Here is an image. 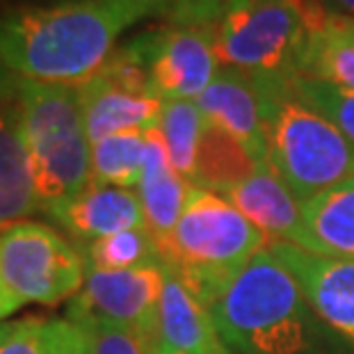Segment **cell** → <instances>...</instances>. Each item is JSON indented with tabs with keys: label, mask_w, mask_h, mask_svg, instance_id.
<instances>
[{
	"label": "cell",
	"mask_w": 354,
	"mask_h": 354,
	"mask_svg": "<svg viewBox=\"0 0 354 354\" xmlns=\"http://www.w3.org/2000/svg\"><path fill=\"white\" fill-rule=\"evenodd\" d=\"M142 19L103 0L7 10L0 14V78L80 87L110 59L119 35Z\"/></svg>",
	"instance_id": "obj_1"
},
{
	"label": "cell",
	"mask_w": 354,
	"mask_h": 354,
	"mask_svg": "<svg viewBox=\"0 0 354 354\" xmlns=\"http://www.w3.org/2000/svg\"><path fill=\"white\" fill-rule=\"evenodd\" d=\"M304 292L266 247L208 306L224 343L247 354H306L313 345Z\"/></svg>",
	"instance_id": "obj_2"
},
{
	"label": "cell",
	"mask_w": 354,
	"mask_h": 354,
	"mask_svg": "<svg viewBox=\"0 0 354 354\" xmlns=\"http://www.w3.org/2000/svg\"><path fill=\"white\" fill-rule=\"evenodd\" d=\"M19 103L21 128L41 210L76 199L92 185L89 142L80 89L73 85L0 78Z\"/></svg>",
	"instance_id": "obj_3"
},
{
	"label": "cell",
	"mask_w": 354,
	"mask_h": 354,
	"mask_svg": "<svg viewBox=\"0 0 354 354\" xmlns=\"http://www.w3.org/2000/svg\"><path fill=\"white\" fill-rule=\"evenodd\" d=\"M266 247L268 238L227 197L192 185L174 231L158 250L162 268L210 306Z\"/></svg>",
	"instance_id": "obj_4"
},
{
	"label": "cell",
	"mask_w": 354,
	"mask_h": 354,
	"mask_svg": "<svg viewBox=\"0 0 354 354\" xmlns=\"http://www.w3.org/2000/svg\"><path fill=\"white\" fill-rule=\"evenodd\" d=\"M292 82L261 80L268 92V165L295 199L306 203L331 185L354 178V145L297 99Z\"/></svg>",
	"instance_id": "obj_5"
},
{
	"label": "cell",
	"mask_w": 354,
	"mask_h": 354,
	"mask_svg": "<svg viewBox=\"0 0 354 354\" xmlns=\"http://www.w3.org/2000/svg\"><path fill=\"white\" fill-rule=\"evenodd\" d=\"M308 28V0H254L227 10L210 30L222 66L270 82H292L302 76Z\"/></svg>",
	"instance_id": "obj_6"
},
{
	"label": "cell",
	"mask_w": 354,
	"mask_h": 354,
	"mask_svg": "<svg viewBox=\"0 0 354 354\" xmlns=\"http://www.w3.org/2000/svg\"><path fill=\"white\" fill-rule=\"evenodd\" d=\"M0 270L21 304L55 306L85 283V254L41 222H17L0 233Z\"/></svg>",
	"instance_id": "obj_7"
},
{
	"label": "cell",
	"mask_w": 354,
	"mask_h": 354,
	"mask_svg": "<svg viewBox=\"0 0 354 354\" xmlns=\"http://www.w3.org/2000/svg\"><path fill=\"white\" fill-rule=\"evenodd\" d=\"M78 89L92 145L110 135L151 131L160 124L165 101L153 92L135 39L112 53L108 62Z\"/></svg>",
	"instance_id": "obj_8"
},
{
	"label": "cell",
	"mask_w": 354,
	"mask_h": 354,
	"mask_svg": "<svg viewBox=\"0 0 354 354\" xmlns=\"http://www.w3.org/2000/svg\"><path fill=\"white\" fill-rule=\"evenodd\" d=\"M165 286L162 266L133 270H92L78 295L69 299L66 320L78 327H122L140 334L156 352L158 311Z\"/></svg>",
	"instance_id": "obj_9"
},
{
	"label": "cell",
	"mask_w": 354,
	"mask_h": 354,
	"mask_svg": "<svg viewBox=\"0 0 354 354\" xmlns=\"http://www.w3.org/2000/svg\"><path fill=\"white\" fill-rule=\"evenodd\" d=\"M135 44L145 57L153 92L162 101H194L220 71L210 28L171 26L135 37Z\"/></svg>",
	"instance_id": "obj_10"
},
{
	"label": "cell",
	"mask_w": 354,
	"mask_h": 354,
	"mask_svg": "<svg viewBox=\"0 0 354 354\" xmlns=\"http://www.w3.org/2000/svg\"><path fill=\"white\" fill-rule=\"evenodd\" d=\"M194 101L206 122L233 135L261 167L268 165V92L259 80L220 66L213 82Z\"/></svg>",
	"instance_id": "obj_11"
},
{
	"label": "cell",
	"mask_w": 354,
	"mask_h": 354,
	"mask_svg": "<svg viewBox=\"0 0 354 354\" xmlns=\"http://www.w3.org/2000/svg\"><path fill=\"white\" fill-rule=\"evenodd\" d=\"M268 250L295 277L315 315L354 345V259H329L288 243Z\"/></svg>",
	"instance_id": "obj_12"
},
{
	"label": "cell",
	"mask_w": 354,
	"mask_h": 354,
	"mask_svg": "<svg viewBox=\"0 0 354 354\" xmlns=\"http://www.w3.org/2000/svg\"><path fill=\"white\" fill-rule=\"evenodd\" d=\"M158 352L231 354L215 327L208 306L169 270H165L160 311H158L156 354Z\"/></svg>",
	"instance_id": "obj_13"
},
{
	"label": "cell",
	"mask_w": 354,
	"mask_h": 354,
	"mask_svg": "<svg viewBox=\"0 0 354 354\" xmlns=\"http://www.w3.org/2000/svg\"><path fill=\"white\" fill-rule=\"evenodd\" d=\"M48 215L71 238L99 240L128 229H147L145 208L138 190L92 183L76 199L50 208Z\"/></svg>",
	"instance_id": "obj_14"
},
{
	"label": "cell",
	"mask_w": 354,
	"mask_h": 354,
	"mask_svg": "<svg viewBox=\"0 0 354 354\" xmlns=\"http://www.w3.org/2000/svg\"><path fill=\"white\" fill-rule=\"evenodd\" d=\"M222 197H227L268 238V245H299L302 203L283 185V180L274 174L270 165H263L243 183L224 190Z\"/></svg>",
	"instance_id": "obj_15"
},
{
	"label": "cell",
	"mask_w": 354,
	"mask_h": 354,
	"mask_svg": "<svg viewBox=\"0 0 354 354\" xmlns=\"http://www.w3.org/2000/svg\"><path fill=\"white\" fill-rule=\"evenodd\" d=\"M0 89L5 92L0 101V229H5L41 210V203L30 171L19 103L5 82Z\"/></svg>",
	"instance_id": "obj_16"
},
{
	"label": "cell",
	"mask_w": 354,
	"mask_h": 354,
	"mask_svg": "<svg viewBox=\"0 0 354 354\" xmlns=\"http://www.w3.org/2000/svg\"><path fill=\"white\" fill-rule=\"evenodd\" d=\"M190 187L192 185L178 174L169 160L160 128L147 131L145 171H142L138 194L142 199V208H145L147 231L151 233L158 245L165 243L174 231Z\"/></svg>",
	"instance_id": "obj_17"
},
{
	"label": "cell",
	"mask_w": 354,
	"mask_h": 354,
	"mask_svg": "<svg viewBox=\"0 0 354 354\" xmlns=\"http://www.w3.org/2000/svg\"><path fill=\"white\" fill-rule=\"evenodd\" d=\"M297 247L329 259H354V178L341 180L302 203V238Z\"/></svg>",
	"instance_id": "obj_18"
},
{
	"label": "cell",
	"mask_w": 354,
	"mask_h": 354,
	"mask_svg": "<svg viewBox=\"0 0 354 354\" xmlns=\"http://www.w3.org/2000/svg\"><path fill=\"white\" fill-rule=\"evenodd\" d=\"M299 71L302 78L354 89V17L329 14L311 3V28Z\"/></svg>",
	"instance_id": "obj_19"
},
{
	"label": "cell",
	"mask_w": 354,
	"mask_h": 354,
	"mask_svg": "<svg viewBox=\"0 0 354 354\" xmlns=\"http://www.w3.org/2000/svg\"><path fill=\"white\" fill-rule=\"evenodd\" d=\"M259 167L261 165L233 135L203 119L197 167L192 178L194 187L222 194L229 187L247 180Z\"/></svg>",
	"instance_id": "obj_20"
},
{
	"label": "cell",
	"mask_w": 354,
	"mask_h": 354,
	"mask_svg": "<svg viewBox=\"0 0 354 354\" xmlns=\"http://www.w3.org/2000/svg\"><path fill=\"white\" fill-rule=\"evenodd\" d=\"M147 131H126L92 145V183L138 187L145 171Z\"/></svg>",
	"instance_id": "obj_21"
},
{
	"label": "cell",
	"mask_w": 354,
	"mask_h": 354,
	"mask_svg": "<svg viewBox=\"0 0 354 354\" xmlns=\"http://www.w3.org/2000/svg\"><path fill=\"white\" fill-rule=\"evenodd\" d=\"M0 354H87V334L66 318L21 320L12 322Z\"/></svg>",
	"instance_id": "obj_22"
},
{
	"label": "cell",
	"mask_w": 354,
	"mask_h": 354,
	"mask_svg": "<svg viewBox=\"0 0 354 354\" xmlns=\"http://www.w3.org/2000/svg\"><path fill=\"white\" fill-rule=\"evenodd\" d=\"M158 128H160L162 140L167 145L169 160L174 165V169L192 185L194 167H197L201 128H203V115L197 101L192 99L165 101Z\"/></svg>",
	"instance_id": "obj_23"
},
{
	"label": "cell",
	"mask_w": 354,
	"mask_h": 354,
	"mask_svg": "<svg viewBox=\"0 0 354 354\" xmlns=\"http://www.w3.org/2000/svg\"><path fill=\"white\" fill-rule=\"evenodd\" d=\"M87 268L92 270H133L142 266H162L160 250L147 229H128L92 240L85 247Z\"/></svg>",
	"instance_id": "obj_24"
},
{
	"label": "cell",
	"mask_w": 354,
	"mask_h": 354,
	"mask_svg": "<svg viewBox=\"0 0 354 354\" xmlns=\"http://www.w3.org/2000/svg\"><path fill=\"white\" fill-rule=\"evenodd\" d=\"M292 92L308 108L329 119L354 145V89L299 76L292 82Z\"/></svg>",
	"instance_id": "obj_25"
},
{
	"label": "cell",
	"mask_w": 354,
	"mask_h": 354,
	"mask_svg": "<svg viewBox=\"0 0 354 354\" xmlns=\"http://www.w3.org/2000/svg\"><path fill=\"white\" fill-rule=\"evenodd\" d=\"M87 354H156L140 334L122 327H87Z\"/></svg>",
	"instance_id": "obj_26"
},
{
	"label": "cell",
	"mask_w": 354,
	"mask_h": 354,
	"mask_svg": "<svg viewBox=\"0 0 354 354\" xmlns=\"http://www.w3.org/2000/svg\"><path fill=\"white\" fill-rule=\"evenodd\" d=\"M229 0H167L165 17L171 26L213 28L227 12Z\"/></svg>",
	"instance_id": "obj_27"
},
{
	"label": "cell",
	"mask_w": 354,
	"mask_h": 354,
	"mask_svg": "<svg viewBox=\"0 0 354 354\" xmlns=\"http://www.w3.org/2000/svg\"><path fill=\"white\" fill-rule=\"evenodd\" d=\"M103 3L131 7V10L142 12L145 17H153V14H165V12H167V0H103Z\"/></svg>",
	"instance_id": "obj_28"
},
{
	"label": "cell",
	"mask_w": 354,
	"mask_h": 354,
	"mask_svg": "<svg viewBox=\"0 0 354 354\" xmlns=\"http://www.w3.org/2000/svg\"><path fill=\"white\" fill-rule=\"evenodd\" d=\"M21 306H24V304H21L19 299L12 295V290L7 288L5 277H3V270H0V320L10 318V315L17 313Z\"/></svg>",
	"instance_id": "obj_29"
},
{
	"label": "cell",
	"mask_w": 354,
	"mask_h": 354,
	"mask_svg": "<svg viewBox=\"0 0 354 354\" xmlns=\"http://www.w3.org/2000/svg\"><path fill=\"white\" fill-rule=\"evenodd\" d=\"M318 7H322L329 14L338 17H354V0H311Z\"/></svg>",
	"instance_id": "obj_30"
},
{
	"label": "cell",
	"mask_w": 354,
	"mask_h": 354,
	"mask_svg": "<svg viewBox=\"0 0 354 354\" xmlns=\"http://www.w3.org/2000/svg\"><path fill=\"white\" fill-rule=\"evenodd\" d=\"M10 329H12V322H0V343H3L5 338H7Z\"/></svg>",
	"instance_id": "obj_31"
},
{
	"label": "cell",
	"mask_w": 354,
	"mask_h": 354,
	"mask_svg": "<svg viewBox=\"0 0 354 354\" xmlns=\"http://www.w3.org/2000/svg\"><path fill=\"white\" fill-rule=\"evenodd\" d=\"M247 3H254V0H229V7H227V10H231V7H240V5H247Z\"/></svg>",
	"instance_id": "obj_32"
},
{
	"label": "cell",
	"mask_w": 354,
	"mask_h": 354,
	"mask_svg": "<svg viewBox=\"0 0 354 354\" xmlns=\"http://www.w3.org/2000/svg\"><path fill=\"white\" fill-rule=\"evenodd\" d=\"M158 354H185V352H158Z\"/></svg>",
	"instance_id": "obj_33"
}]
</instances>
